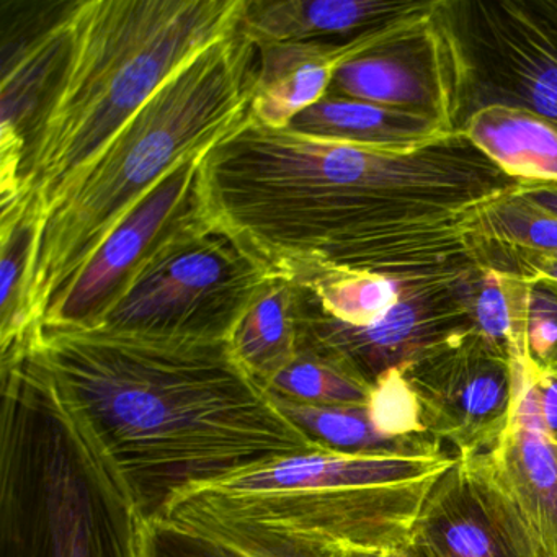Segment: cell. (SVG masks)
<instances>
[{
  "label": "cell",
  "mask_w": 557,
  "mask_h": 557,
  "mask_svg": "<svg viewBox=\"0 0 557 557\" xmlns=\"http://www.w3.org/2000/svg\"><path fill=\"white\" fill-rule=\"evenodd\" d=\"M368 413L377 432L391 438L426 433L420 419V404L400 368L377 377L371 387Z\"/></svg>",
  "instance_id": "484cf974"
},
{
  "label": "cell",
  "mask_w": 557,
  "mask_h": 557,
  "mask_svg": "<svg viewBox=\"0 0 557 557\" xmlns=\"http://www.w3.org/2000/svg\"><path fill=\"white\" fill-rule=\"evenodd\" d=\"M286 129L394 154H412L459 135L423 113L331 96L299 113Z\"/></svg>",
  "instance_id": "9a60e30c"
},
{
  "label": "cell",
  "mask_w": 557,
  "mask_h": 557,
  "mask_svg": "<svg viewBox=\"0 0 557 557\" xmlns=\"http://www.w3.org/2000/svg\"><path fill=\"white\" fill-rule=\"evenodd\" d=\"M409 547L420 557H523L459 456L433 484Z\"/></svg>",
  "instance_id": "4fadbf2b"
},
{
  "label": "cell",
  "mask_w": 557,
  "mask_h": 557,
  "mask_svg": "<svg viewBox=\"0 0 557 557\" xmlns=\"http://www.w3.org/2000/svg\"><path fill=\"white\" fill-rule=\"evenodd\" d=\"M406 273L319 272L293 282L305 286L331 318L364 327L383 318L399 301Z\"/></svg>",
  "instance_id": "ffe728a7"
},
{
  "label": "cell",
  "mask_w": 557,
  "mask_h": 557,
  "mask_svg": "<svg viewBox=\"0 0 557 557\" xmlns=\"http://www.w3.org/2000/svg\"><path fill=\"white\" fill-rule=\"evenodd\" d=\"M492 164L518 184H557V129L527 107L492 103L461 128Z\"/></svg>",
  "instance_id": "2e32d148"
},
{
  "label": "cell",
  "mask_w": 557,
  "mask_h": 557,
  "mask_svg": "<svg viewBox=\"0 0 557 557\" xmlns=\"http://www.w3.org/2000/svg\"><path fill=\"white\" fill-rule=\"evenodd\" d=\"M38 208L27 198L2 208L0 216V351L15 344Z\"/></svg>",
  "instance_id": "7402d4cb"
},
{
  "label": "cell",
  "mask_w": 557,
  "mask_h": 557,
  "mask_svg": "<svg viewBox=\"0 0 557 557\" xmlns=\"http://www.w3.org/2000/svg\"><path fill=\"white\" fill-rule=\"evenodd\" d=\"M267 389L276 403L324 407H368L371 394L367 383L309 351H298Z\"/></svg>",
  "instance_id": "603a6c76"
},
{
  "label": "cell",
  "mask_w": 557,
  "mask_h": 557,
  "mask_svg": "<svg viewBox=\"0 0 557 557\" xmlns=\"http://www.w3.org/2000/svg\"><path fill=\"white\" fill-rule=\"evenodd\" d=\"M354 557H420L409 546L396 549H368V547L350 546Z\"/></svg>",
  "instance_id": "f1b7e54d"
},
{
  "label": "cell",
  "mask_w": 557,
  "mask_h": 557,
  "mask_svg": "<svg viewBox=\"0 0 557 557\" xmlns=\"http://www.w3.org/2000/svg\"><path fill=\"white\" fill-rule=\"evenodd\" d=\"M420 404L423 429L456 456L494 445L510 422L513 368L507 347L475 329L400 368Z\"/></svg>",
  "instance_id": "30bf717a"
},
{
  "label": "cell",
  "mask_w": 557,
  "mask_h": 557,
  "mask_svg": "<svg viewBox=\"0 0 557 557\" xmlns=\"http://www.w3.org/2000/svg\"><path fill=\"white\" fill-rule=\"evenodd\" d=\"M462 70L458 47L436 14L420 30L342 64L327 96L423 113L456 129Z\"/></svg>",
  "instance_id": "8fae6325"
},
{
  "label": "cell",
  "mask_w": 557,
  "mask_h": 557,
  "mask_svg": "<svg viewBox=\"0 0 557 557\" xmlns=\"http://www.w3.org/2000/svg\"><path fill=\"white\" fill-rule=\"evenodd\" d=\"M289 419L295 420L315 443L344 453H406L440 455L443 443L429 433L391 438L377 432L368 407L299 406L278 403Z\"/></svg>",
  "instance_id": "ac0fdd59"
},
{
  "label": "cell",
  "mask_w": 557,
  "mask_h": 557,
  "mask_svg": "<svg viewBox=\"0 0 557 557\" xmlns=\"http://www.w3.org/2000/svg\"><path fill=\"white\" fill-rule=\"evenodd\" d=\"M456 455L406 453H344L321 448L283 459L269 468L213 488L230 492H278L318 487H370L400 484L443 474ZM208 488V487H207Z\"/></svg>",
  "instance_id": "5bb4252c"
},
{
  "label": "cell",
  "mask_w": 557,
  "mask_h": 557,
  "mask_svg": "<svg viewBox=\"0 0 557 557\" xmlns=\"http://www.w3.org/2000/svg\"><path fill=\"white\" fill-rule=\"evenodd\" d=\"M515 252H520L518 253V260H520L518 276L528 282L557 283V256L521 252V250H515Z\"/></svg>",
  "instance_id": "4316f807"
},
{
  "label": "cell",
  "mask_w": 557,
  "mask_h": 557,
  "mask_svg": "<svg viewBox=\"0 0 557 557\" xmlns=\"http://www.w3.org/2000/svg\"><path fill=\"white\" fill-rule=\"evenodd\" d=\"M145 557H253L213 531L177 515L148 523Z\"/></svg>",
  "instance_id": "cb8c5ba5"
},
{
  "label": "cell",
  "mask_w": 557,
  "mask_h": 557,
  "mask_svg": "<svg viewBox=\"0 0 557 557\" xmlns=\"http://www.w3.org/2000/svg\"><path fill=\"white\" fill-rule=\"evenodd\" d=\"M207 152L185 159L133 208L40 327L96 329L165 257L216 226L203 184Z\"/></svg>",
  "instance_id": "9c48e42d"
},
{
  "label": "cell",
  "mask_w": 557,
  "mask_h": 557,
  "mask_svg": "<svg viewBox=\"0 0 557 557\" xmlns=\"http://www.w3.org/2000/svg\"><path fill=\"white\" fill-rule=\"evenodd\" d=\"M0 557H145L123 475L47 368L0 358Z\"/></svg>",
  "instance_id": "5b68a950"
},
{
  "label": "cell",
  "mask_w": 557,
  "mask_h": 557,
  "mask_svg": "<svg viewBox=\"0 0 557 557\" xmlns=\"http://www.w3.org/2000/svg\"><path fill=\"white\" fill-rule=\"evenodd\" d=\"M515 187L479 207L474 221L479 247L495 244L521 252L557 256V216L524 200Z\"/></svg>",
  "instance_id": "44dd1931"
},
{
  "label": "cell",
  "mask_w": 557,
  "mask_h": 557,
  "mask_svg": "<svg viewBox=\"0 0 557 557\" xmlns=\"http://www.w3.org/2000/svg\"><path fill=\"white\" fill-rule=\"evenodd\" d=\"M520 280L524 351L537 368L557 373V283Z\"/></svg>",
  "instance_id": "d4e9b609"
},
{
  "label": "cell",
  "mask_w": 557,
  "mask_h": 557,
  "mask_svg": "<svg viewBox=\"0 0 557 557\" xmlns=\"http://www.w3.org/2000/svg\"><path fill=\"white\" fill-rule=\"evenodd\" d=\"M244 5L246 0L71 2L63 57L25 135L18 200L34 201L41 216L169 77L239 27Z\"/></svg>",
  "instance_id": "277c9868"
},
{
  "label": "cell",
  "mask_w": 557,
  "mask_h": 557,
  "mask_svg": "<svg viewBox=\"0 0 557 557\" xmlns=\"http://www.w3.org/2000/svg\"><path fill=\"white\" fill-rule=\"evenodd\" d=\"M433 4L399 0H246L239 28L257 47L345 45Z\"/></svg>",
  "instance_id": "7c38bea8"
},
{
  "label": "cell",
  "mask_w": 557,
  "mask_h": 557,
  "mask_svg": "<svg viewBox=\"0 0 557 557\" xmlns=\"http://www.w3.org/2000/svg\"><path fill=\"white\" fill-rule=\"evenodd\" d=\"M513 406L500 438L459 456L523 557H557V373L510 354Z\"/></svg>",
  "instance_id": "52a82bcc"
},
{
  "label": "cell",
  "mask_w": 557,
  "mask_h": 557,
  "mask_svg": "<svg viewBox=\"0 0 557 557\" xmlns=\"http://www.w3.org/2000/svg\"><path fill=\"white\" fill-rule=\"evenodd\" d=\"M507 21L498 32L505 58L517 77L521 99L557 129V48L533 18L505 4Z\"/></svg>",
  "instance_id": "d6986e66"
},
{
  "label": "cell",
  "mask_w": 557,
  "mask_h": 557,
  "mask_svg": "<svg viewBox=\"0 0 557 557\" xmlns=\"http://www.w3.org/2000/svg\"><path fill=\"white\" fill-rule=\"evenodd\" d=\"M214 223L273 276L355 272L513 187L471 143L412 154L260 125L247 113L203 158Z\"/></svg>",
  "instance_id": "6da1fadb"
},
{
  "label": "cell",
  "mask_w": 557,
  "mask_h": 557,
  "mask_svg": "<svg viewBox=\"0 0 557 557\" xmlns=\"http://www.w3.org/2000/svg\"><path fill=\"white\" fill-rule=\"evenodd\" d=\"M272 276L216 224L165 257L96 329L149 337L231 341Z\"/></svg>",
  "instance_id": "8992f818"
},
{
  "label": "cell",
  "mask_w": 557,
  "mask_h": 557,
  "mask_svg": "<svg viewBox=\"0 0 557 557\" xmlns=\"http://www.w3.org/2000/svg\"><path fill=\"white\" fill-rule=\"evenodd\" d=\"M465 265L429 267L406 273L399 301L373 324L354 327L322 311L296 285L298 351H309L373 387L377 377L403 368L474 329L465 301Z\"/></svg>",
  "instance_id": "ba28073f"
},
{
  "label": "cell",
  "mask_w": 557,
  "mask_h": 557,
  "mask_svg": "<svg viewBox=\"0 0 557 557\" xmlns=\"http://www.w3.org/2000/svg\"><path fill=\"white\" fill-rule=\"evenodd\" d=\"M259 48L237 27L169 77L38 216L22 295L25 345L103 240L181 162L239 125L256 92Z\"/></svg>",
  "instance_id": "3957f363"
},
{
  "label": "cell",
  "mask_w": 557,
  "mask_h": 557,
  "mask_svg": "<svg viewBox=\"0 0 557 557\" xmlns=\"http://www.w3.org/2000/svg\"><path fill=\"white\" fill-rule=\"evenodd\" d=\"M24 347L83 413L146 523L190 492L325 448L231 341L38 327Z\"/></svg>",
  "instance_id": "7a4b0ae2"
},
{
  "label": "cell",
  "mask_w": 557,
  "mask_h": 557,
  "mask_svg": "<svg viewBox=\"0 0 557 557\" xmlns=\"http://www.w3.org/2000/svg\"><path fill=\"white\" fill-rule=\"evenodd\" d=\"M515 191L540 210L557 216V184H517Z\"/></svg>",
  "instance_id": "83f0119b"
},
{
  "label": "cell",
  "mask_w": 557,
  "mask_h": 557,
  "mask_svg": "<svg viewBox=\"0 0 557 557\" xmlns=\"http://www.w3.org/2000/svg\"><path fill=\"white\" fill-rule=\"evenodd\" d=\"M295 295L293 280L272 276L231 337L240 363L265 387L298 355Z\"/></svg>",
  "instance_id": "e0dca14e"
}]
</instances>
